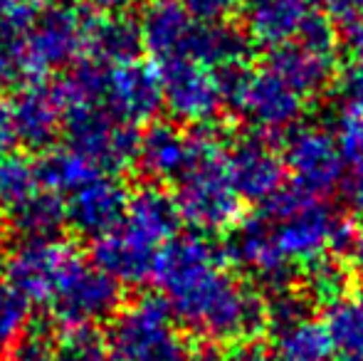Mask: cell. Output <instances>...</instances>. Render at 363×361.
Here are the masks:
<instances>
[{
    "instance_id": "cell-1",
    "label": "cell",
    "mask_w": 363,
    "mask_h": 361,
    "mask_svg": "<svg viewBox=\"0 0 363 361\" xmlns=\"http://www.w3.org/2000/svg\"><path fill=\"white\" fill-rule=\"evenodd\" d=\"M158 297L178 327L211 344L255 342L269 324L264 299L250 289L206 235H176L153 270Z\"/></svg>"
},
{
    "instance_id": "cell-2",
    "label": "cell",
    "mask_w": 363,
    "mask_h": 361,
    "mask_svg": "<svg viewBox=\"0 0 363 361\" xmlns=\"http://www.w3.org/2000/svg\"><path fill=\"white\" fill-rule=\"evenodd\" d=\"M178 208L173 196L144 186L129 196L121 223L91 245L94 262L121 284H144L153 277L163 248L178 233Z\"/></svg>"
},
{
    "instance_id": "cell-3",
    "label": "cell",
    "mask_w": 363,
    "mask_h": 361,
    "mask_svg": "<svg viewBox=\"0 0 363 361\" xmlns=\"http://www.w3.org/2000/svg\"><path fill=\"white\" fill-rule=\"evenodd\" d=\"M178 216L201 235L233 231L242 221V196L228 169V149L208 126L191 134V161L173 181Z\"/></svg>"
},
{
    "instance_id": "cell-4",
    "label": "cell",
    "mask_w": 363,
    "mask_h": 361,
    "mask_svg": "<svg viewBox=\"0 0 363 361\" xmlns=\"http://www.w3.org/2000/svg\"><path fill=\"white\" fill-rule=\"evenodd\" d=\"M259 213L267 221L282 257L301 270L329 257V252L349 255L359 233L349 218L299 188H282L277 196L262 203Z\"/></svg>"
},
{
    "instance_id": "cell-5",
    "label": "cell",
    "mask_w": 363,
    "mask_h": 361,
    "mask_svg": "<svg viewBox=\"0 0 363 361\" xmlns=\"http://www.w3.org/2000/svg\"><path fill=\"white\" fill-rule=\"evenodd\" d=\"M65 87L79 96L101 104L116 119L131 126L146 124L163 106L161 82L156 67L141 60L126 62H96L82 60L62 77Z\"/></svg>"
},
{
    "instance_id": "cell-6",
    "label": "cell",
    "mask_w": 363,
    "mask_h": 361,
    "mask_svg": "<svg viewBox=\"0 0 363 361\" xmlns=\"http://www.w3.org/2000/svg\"><path fill=\"white\" fill-rule=\"evenodd\" d=\"M109 357L114 361H193L183 329L161 297L141 294L109 319Z\"/></svg>"
},
{
    "instance_id": "cell-7",
    "label": "cell",
    "mask_w": 363,
    "mask_h": 361,
    "mask_svg": "<svg viewBox=\"0 0 363 361\" xmlns=\"http://www.w3.org/2000/svg\"><path fill=\"white\" fill-rule=\"evenodd\" d=\"M57 89L65 104L62 131L67 136V146H72L74 151H79L109 174H116L131 161H136L141 136L139 126L126 124L101 104L69 91L62 79H57Z\"/></svg>"
},
{
    "instance_id": "cell-8",
    "label": "cell",
    "mask_w": 363,
    "mask_h": 361,
    "mask_svg": "<svg viewBox=\"0 0 363 361\" xmlns=\"http://www.w3.org/2000/svg\"><path fill=\"white\" fill-rule=\"evenodd\" d=\"M94 23L96 15L69 3H55L35 13L25 30V57L35 82L89 57Z\"/></svg>"
},
{
    "instance_id": "cell-9",
    "label": "cell",
    "mask_w": 363,
    "mask_h": 361,
    "mask_svg": "<svg viewBox=\"0 0 363 361\" xmlns=\"http://www.w3.org/2000/svg\"><path fill=\"white\" fill-rule=\"evenodd\" d=\"M223 79L228 104L257 134H287L299 126L306 99L267 65L259 70L242 67Z\"/></svg>"
},
{
    "instance_id": "cell-10",
    "label": "cell",
    "mask_w": 363,
    "mask_h": 361,
    "mask_svg": "<svg viewBox=\"0 0 363 361\" xmlns=\"http://www.w3.org/2000/svg\"><path fill=\"white\" fill-rule=\"evenodd\" d=\"M267 67L277 72L304 99L324 94L336 79L339 65V35L336 25L324 13H314L299 38L269 50Z\"/></svg>"
},
{
    "instance_id": "cell-11",
    "label": "cell",
    "mask_w": 363,
    "mask_h": 361,
    "mask_svg": "<svg viewBox=\"0 0 363 361\" xmlns=\"http://www.w3.org/2000/svg\"><path fill=\"white\" fill-rule=\"evenodd\" d=\"M161 82L163 106L183 124L208 126L228 104L225 79L216 70L191 57H176L153 65Z\"/></svg>"
},
{
    "instance_id": "cell-12",
    "label": "cell",
    "mask_w": 363,
    "mask_h": 361,
    "mask_svg": "<svg viewBox=\"0 0 363 361\" xmlns=\"http://www.w3.org/2000/svg\"><path fill=\"white\" fill-rule=\"evenodd\" d=\"M282 159L294 188L306 196H329L346 181V159L334 131L316 124H301L287 131Z\"/></svg>"
},
{
    "instance_id": "cell-13",
    "label": "cell",
    "mask_w": 363,
    "mask_h": 361,
    "mask_svg": "<svg viewBox=\"0 0 363 361\" xmlns=\"http://www.w3.org/2000/svg\"><path fill=\"white\" fill-rule=\"evenodd\" d=\"M48 304L62 327L72 324L96 327L121 309V282L106 274L96 262L77 255Z\"/></svg>"
},
{
    "instance_id": "cell-14",
    "label": "cell",
    "mask_w": 363,
    "mask_h": 361,
    "mask_svg": "<svg viewBox=\"0 0 363 361\" xmlns=\"http://www.w3.org/2000/svg\"><path fill=\"white\" fill-rule=\"evenodd\" d=\"M77 255L62 238H20L5 262L8 282L28 302L48 304Z\"/></svg>"
},
{
    "instance_id": "cell-15",
    "label": "cell",
    "mask_w": 363,
    "mask_h": 361,
    "mask_svg": "<svg viewBox=\"0 0 363 361\" xmlns=\"http://www.w3.org/2000/svg\"><path fill=\"white\" fill-rule=\"evenodd\" d=\"M272 332L269 361H329L334 347L329 342L324 322L314 319L299 294L277 292L272 304H267Z\"/></svg>"
},
{
    "instance_id": "cell-16",
    "label": "cell",
    "mask_w": 363,
    "mask_h": 361,
    "mask_svg": "<svg viewBox=\"0 0 363 361\" xmlns=\"http://www.w3.org/2000/svg\"><path fill=\"white\" fill-rule=\"evenodd\" d=\"M228 169L242 201L267 203L287 183V166L264 134L242 136L228 149Z\"/></svg>"
},
{
    "instance_id": "cell-17",
    "label": "cell",
    "mask_w": 363,
    "mask_h": 361,
    "mask_svg": "<svg viewBox=\"0 0 363 361\" xmlns=\"http://www.w3.org/2000/svg\"><path fill=\"white\" fill-rule=\"evenodd\" d=\"M228 257L274 292H284L291 282V274H294V267L284 260L282 252L274 245L269 226L259 211L233 228V238L228 243Z\"/></svg>"
},
{
    "instance_id": "cell-18",
    "label": "cell",
    "mask_w": 363,
    "mask_h": 361,
    "mask_svg": "<svg viewBox=\"0 0 363 361\" xmlns=\"http://www.w3.org/2000/svg\"><path fill=\"white\" fill-rule=\"evenodd\" d=\"M131 193L114 179V174H99L86 181L82 188L69 193L67 201V223L82 235L96 238L106 235L121 223L129 206Z\"/></svg>"
},
{
    "instance_id": "cell-19",
    "label": "cell",
    "mask_w": 363,
    "mask_h": 361,
    "mask_svg": "<svg viewBox=\"0 0 363 361\" xmlns=\"http://www.w3.org/2000/svg\"><path fill=\"white\" fill-rule=\"evenodd\" d=\"M15 91L18 94L10 104H13L20 144L35 151L50 149L65 126V104L57 82L50 84L45 79H38Z\"/></svg>"
},
{
    "instance_id": "cell-20",
    "label": "cell",
    "mask_w": 363,
    "mask_h": 361,
    "mask_svg": "<svg viewBox=\"0 0 363 361\" xmlns=\"http://www.w3.org/2000/svg\"><path fill=\"white\" fill-rule=\"evenodd\" d=\"M314 13V0H242L245 33L269 50L299 38Z\"/></svg>"
},
{
    "instance_id": "cell-21",
    "label": "cell",
    "mask_w": 363,
    "mask_h": 361,
    "mask_svg": "<svg viewBox=\"0 0 363 361\" xmlns=\"http://www.w3.org/2000/svg\"><path fill=\"white\" fill-rule=\"evenodd\" d=\"M141 43L153 62L186 57L198 20L178 0H153L139 20Z\"/></svg>"
},
{
    "instance_id": "cell-22",
    "label": "cell",
    "mask_w": 363,
    "mask_h": 361,
    "mask_svg": "<svg viewBox=\"0 0 363 361\" xmlns=\"http://www.w3.org/2000/svg\"><path fill=\"white\" fill-rule=\"evenodd\" d=\"M191 161V134L166 121H153L139 136L136 166L153 183H173Z\"/></svg>"
},
{
    "instance_id": "cell-23",
    "label": "cell",
    "mask_w": 363,
    "mask_h": 361,
    "mask_svg": "<svg viewBox=\"0 0 363 361\" xmlns=\"http://www.w3.org/2000/svg\"><path fill=\"white\" fill-rule=\"evenodd\" d=\"M252 55V40L247 33L230 28L228 23H201L191 38L186 57L216 70L218 74H233L247 67Z\"/></svg>"
},
{
    "instance_id": "cell-24",
    "label": "cell",
    "mask_w": 363,
    "mask_h": 361,
    "mask_svg": "<svg viewBox=\"0 0 363 361\" xmlns=\"http://www.w3.org/2000/svg\"><path fill=\"white\" fill-rule=\"evenodd\" d=\"M8 221L23 238H57L67 226V201L60 193L40 186L25 201L8 211Z\"/></svg>"
},
{
    "instance_id": "cell-25",
    "label": "cell",
    "mask_w": 363,
    "mask_h": 361,
    "mask_svg": "<svg viewBox=\"0 0 363 361\" xmlns=\"http://www.w3.org/2000/svg\"><path fill=\"white\" fill-rule=\"evenodd\" d=\"M141 50H144V43H141L139 23L131 20L126 13L106 15V18H96L86 60L126 62V60H139Z\"/></svg>"
},
{
    "instance_id": "cell-26",
    "label": "cell",
    "mask_w": 363,
    "mask_h": 361,
    "mask_svg": "<svg viewBox=\"0 0 363 361\" xmlns=\"http://www.w3.org/2000/svg\"><path fill=\"white\" fill-rule=\"evenodd\" d=\"M99 174H104V169H99L94 161L82 156L72 146H60V149L50 146L43 159L38 161L40 183L50 191L60 193L62 198H67L69 193H74L77 188H82L86 181H91Z\"/></svg>"
},
{
    "instance_id": "cell-27",
    "label": "cell",
    "mask_w": 363,
    "mask_h": 361,
    "mask_svg": "<svg viewBox=\"0 0 363 361\" xmlns=\"http://www.w3.org/2000/svg\"><path fill=\"white\" fill-rule=\"evenodd\" d=\"M336 136L349 164L363 161V77L349 72L336 104Z\"/></svg>"
},
{
    "instance_id": "cell-28",
    "label": "cell",
    "mask_w": 363,
    "mask_h": 361,
    "mask_svg": "<svg viewBox=\"0 0 363 361\" xmlns=\"http://www.w3.org/2000/svg\"><path fill=\"white\" fill-rule=\"evenodd\" d=\"M324 327L336 354H363V299L346 294L326 304Z\"/></svg>"
},
{
    "instance_id": "cell-29",
    "label": "cell",
    "mask_w": 363,
    "mask_h": 361,
    "mask_svg": "<svg viewBox=\"0 0 363 361\" xmlns=\"http://www.w3.org/2000/svg\"><path fill=\"white\" fill-rule=\"evenodd\" d=\"M43 183L38 176V164L15 151L0 154V208L5 213L18 206L20 201H25Z\"/></svg>"
},
{
    "instance_id": "cell-30",
    "label": "cell",
    "mask_w": 363,
    "mask_h": 361,
    "mask_svg": "<svg viewBox=\"0 0 363 361\" xmlns=\"http://www.w3.org/2000/svg\"><path fill=\"white\" fill-rule=\"evenodd\" d=\"M109 344L94 324H72L57 332V361H106Z\"/></svg>"
},
{
    "instance_id": "cell-31",
    "label": "cell",
    "mask_w": 363,
    "mask_h": 361,
    "mask_svg": "<svg viewBox=\"0 0 363 361\" xmlns=\"http://www.w3.org/2000/svg\"><path fill=\"white\" fill-rule=\"evenodd\" d=\"M30 324V302L8 282L0 279V354L10 352Z\"/></svg>"
},
{
    "instance_id": "cell-32",
    "label": "cell",
    "mask_w": 363,
    "mask_h": 361,
    "mask_svg": "<svg viewBox=\"0 0 363 361\" xmlns=\"http://www.w3.org/2000/svg\"><path fill=\"white\" fill-rule=\"evenodd\" d=\"M346 289H349V270H344L331 257H324L304 270V294H309L314 302L331 304L346 297Z\"/></svg>"
},
{
    "instance_id": "cell-33",
    "label": "cell",
    "mask_w": 363,
    "mask_h": 361,
    "mask_svg": "<svg viewBox=\"0 0 363 361\" xmlns=\"http://www.w3.org/2000/svg\"><path fill=\"white\" fill-rule=\"evenodd\" d=\"M13 361H57V332L45 324H28L23 337L10 349Z\"/></svg>"
},
{
    "instance_id": "cell-34",
    "label": "cell",
    "mask_w": 363,
    "mask_h": 361,
    "mask_svg": "<svg viewBox=\"0 0 363 361\" xmlns=\"http://www.w3.org/2000/svg\"><path fill=\"white\" fill-rule=\"evenodd\" d=\"M193 361H269V354L257 342L216 344L201 354H193Z\"/></svg>"
},
{
    "instance_id": "cell-35",
    "label": "cell",
    "mask_w": 363,
    "mask_h": 361,
    "mask_svg": "<svg viewBox=\"0 0 363 361\" xmlns=\"http://www.w3.org/2000/svg\"><path fill=\"white\" fill-rule=\"evenodd\" d=\"M181 3L201 23H228L238 10H242V0H181Z\"/></svg>"
},
{
    "instance_id": "cell-36",
    "label": "cell",
    "mask_w": 363,
    "mask_h": 361,
    "mask_svg": "<svg viewBox=\"0 0 363 361\" xmlns=\"http://www.w3.org/2000/svg\"><path fill=\"white\" fill-rule=\"evenodd\" d=\"M324 15L331 23L354 25L363 18V0H319Z\"/></svg>"
},
{
    "instance_id": "cell-37",
    "label": "cell",
    "mask_w": 363,
    "mask_h": 361,
    "mask_svg": "<svg viewBox=\"0 0 363 361\" xmlns=\"http://www.w3.org/2000/svg\"><path fill=\"white\" fill-rule=\"evenodd\" d=\"M344 45H346V57H349V72L363 77V18L356 20L354 25H349Z\"/></svg>"
},
{
    "instance_id": "cell-38",
    "label": "cell",
    "mask_w": 363,
    "mask_h": 361,
    "mask_svg": "<svg viewBox=\"0 0 363 361\" xmlns=\"http://www.w3.org/2000/svg\"><path fill=\"white\" fill-rule=\"evenodd\" d=\"M18 126H15L13 104L0 96V154H10L18 144Z\"/></svg>"
},
{
    "instance_id": "cell-39",
    "label": "cell",
    "mask_w": 363,
    "mask_h": 361,
    "mask_svg": "<svg viewBox=\"0 0 363 361\" xmlns=\"http://www.w3.org/2000/svg\"><path fill=\"white\" fill-rule=\"evenodd\" d=\"M351 166H354V171L346 179V201H349L351 211L363 218V161Z\"/></svg>"
},
{
    "instance_id": "cell-40",
    "label": "cell",
    "mask_w": 363,
    "mask_h": 361,
    "mask_svg": "<svg viewBox=\"0 0 363 361\" xmlns=\"http://www.w3.org/2000/svg\"><path fill=\"white\" fill-rule=\"evenodd\" d=\"M86 3L104 15H119V13H126L136 0H86Z\"/></svg>"
},
{
    "instance_id": "cell-41",
    "label": "cell",
    "mask_w": 363,
    "mask_h": 361,
    "mask_svg": "<svg viewBox=\"0 0 363 361\" xmlns=\"http://www.w3.org/2000/svg\"><path fill=\"white\" fill-rule=\"evenodd\" d=\"M349 257H351V262H354V267L363 274V231L356 233V240H354V245H351V250H349Z\"/></svg>"
},
{
    "instance_id": "cell-42",
    "label": "cell",
    "mask_w": 363,
    "mask_h": 361,
    "mask_svg": "<svg viewBox=\"0 0 363 361\" xmlns=\"http://www.w3.org/2000/svg\"><path fill=\"white\" fill-rule=\"evenodd\" d=\"M329 361H363V354H336V359Z\"/></svg>"
},
{
    "instance_id": "cell-43",
    "label": "cell",
    "mask_w": 363,
    "mask_h": 361,
    "mask_svg": "<svg viewBox=\"0 0 363 361\" xmlns=\"http://www.w3.org/2000/svg\"><path fill=\"white\" fill-rule=\"evenodd\" d=\"M23 3H28L30 8H33V5H45V8H48V5H55V3H65V0H23Z\"/></svg>"
}]
</instances>
